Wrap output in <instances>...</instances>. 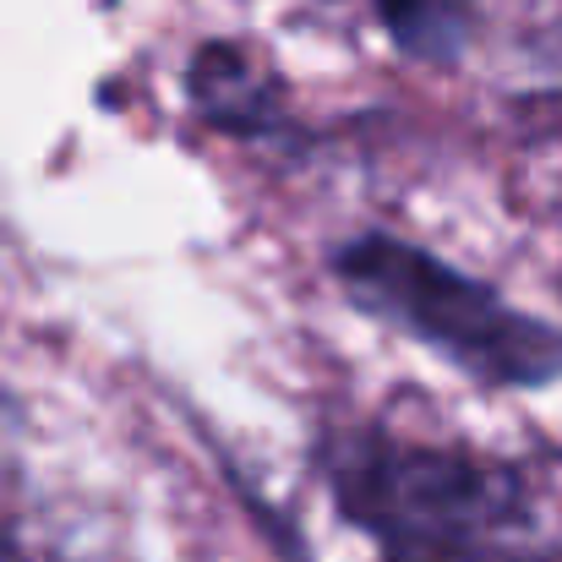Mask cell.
Listing matches in <instances>:
<instances>
[{
	"mask_svg": "<svg viewBox=\"0 0 562 562\" xmlns=\"http://www.w3.org/2000/svg\"><path fill=\"white\" fill-rule=\"evenodd\" d=\"M317 470L382 562H541L530 558V492L503 459L367 420L328 426Z\"/></svg>",
	"mask_w": 562,
	"mask_h": 562,
	"instance_id": "6da1fadb",
	"label": "cell"
},
{
	"mask_svg": "<svg viewBox=\"0 0 562 562\" xmlns=\"http://www.w3.org/2000/svg\"><path fill=\"white\" fill-rule=\"evenodd\" d=\"M334 279L367 317L426 345L453 372L486 387L562 382V323L514 306L503 290L415 240H398L387 229L356 235L334 251Z\"/></svg>",
	"mask_w": 562,
	"mask_h": 562,
	"instance_id": "7a4b0ae2",
	"label": "cell"
},
{
	"mask_svg": "<svg viewBox=\"0 0 562 562\" xmlns=\"http://www.w3.org/2000/svg\"><path fill=\"white\" fill-rule=\"evenodd\" d=\"M187 88L191 104L224 132H268L279 115L262 60L240 44H202L187 71Z\"/></svg>",
	"mask_w": 562,
	"mask_h": 562,
	"instance_id": "3957f363",
	"label": "cell"
},
{
	"mask_svg": "<svg viewBox=\"0 0 562 562\" xmlns=\"http://www.w3.org/2000/svg\"><path fill=\"white\" fill-rule=\"evenodd\" d=\"M382 27L398 49L420 60H453L470 38V5L464 0H376Z\"/></svg>",
	"mask_w": 562,
	"mask_h": 562,
	"instance_id": "277c9868",
	"label": "cell"
}]
</instances>
